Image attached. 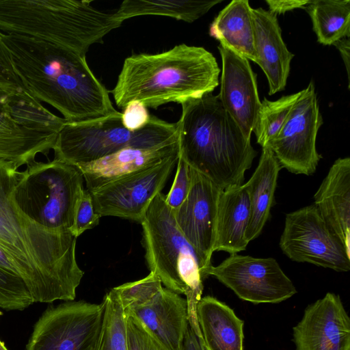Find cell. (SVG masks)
Listing matches in <instances>:
<instances>
[{
    "label": "cell",
    "instance_id": "25",
    "mask_svg": "<svg viewBox=\"0 0 350 350\" xmlns=\"http://www.w3.org/2000/svg\"><path fill=\"white\" fill-rule=\"evenodd\" d=\"M252 10L247 0L232 1L213 20L209 34L223 46L255 62Z\"/></svg>",
    "mask_w": 350,
    "mask_h": 350
},
{
    "label": "cell",
    "instance_id": "12",
    "mask_svg": "<svg viewBox=\"0 0 350 350\" xmlns=\"http://www.w3.org/2000/svg\"><path fill=\"white\" fill-rule=\"evenodd\" d=\"M208 275L253 304H277L293 297L297 290L275 259L230 254Z\"/></svg>",
    "mask_w": 350,
    "mask_h": 350
},
{
    "label": "cell",
    "instance_id": "18",
    "mask_svg": "<svg viewBox=\"0 0 350 350\" xmlns=\"http://www.w3.org/2000/svg\"><path fill=\"white\" fill-rule=\"evenodd\" d=\"M254 44L256 63L265 72L269 83V94L285 89L291 62L290 52L282 37L277 16L262 8L253 9Z\"/></svg>",
    "mask_w": 350,
    "mask_h": 350
},
{
    "label": "cell",
    "instance_id": "31",
    "mask_svg": "<svg viewBox=\"0 0 350 350\" xmlns=\"http://www.w3.org/2000/svg\"><path fill=\"white\" fill-rule=\"evenodd\" d=\"M33 303L21 278L0 268V308L7 310H23Z\"/></svg>",
    "mask_w": 350,
    "mask_h": 350
},
{
    "label": "cell",
    "instance_id": "9",
    "mask_svg": "<svg viewBox=\"0 0 350 350\" xmlns=\"http://www.w3.org/2000/svg\"><path fill=\"white\" fill-rule=\"evenodd\" d=\"M279 245L293 261L339 272L350 270V255L314 204L286 214Z\"/></svg>",
    "mask_w": 350,
    "mask_h": 350
},
{
    "label": "cell",
    "instance_id": "39",
    "mask_svg": "<svg viewBox=\"0 0 350 350\" xmlns=\"http://www.w3.org/2000/svg\"><path fill=\"white\" fill-rule=\"evenodd\" d=\"M339 51L347 73L349 87L350 40L349 38L340 39L333 44Z\"/></svg>",
    "mask_w": 350,
    "mask_h": 350
},
{
    "label": "cell",
    "instance_id": "27",
    "mask_svg": "<svg viewBox=\"0 0 350 350\" xmlns=\"http://www.w3.org/2000/svg\"><path fill=\"white\" fill-rule=\"evenodd\" d=\"M312 23L317 41L332 45L350 36L349 0H312L304 8Z\"/></svg>",
    "mask_w": 350,
    "mask_h": 350
},
{
    "label": "cell",
    "instance_id": "16",
    "mask_svg": "<svg viewBox=\"0 0 350 350\" xmlns=\"http://www.w3.org/2000/svg\"><path fill=\"white\" fill-rule=\"evenodd\" d=\"M221 63L220 92L217 95L225 110L249 140L261 106L256 75L249 60L219 44Z\"/></svg>",
    "mask_w": 350,
    "mask_h": 350
},
{
    "label": "cell",
    "instance_id": "15",
    "mask_svg": "<svg viewBox=\"0 0 350 350\" xmlns=\"http://www.w3.org/2000/svg\"><path fill=\"white\" fill-rule=\"evenodd\" d=\"M295 350H350V319L332 293L308 305L293 329Z\"/></svg>",
    "mask_w": 350,
    "mask_h": 350
},
{
    "label": "cell",
    "instance_id": "38",
    "mask_svg": "<svg viewBox=\"0 0 350 350\" xmlns=\"http://www.w3.org/2000/svg\"><path fill=\"white\" fill-rule=\"evenodd\" d=\"M180 350H206L202 338L195 333L189 323Z\"/></svg>",
    "mask_w": 350,
    "mask_h": 350
},
{
    "label": "cell",
    "instance_id": "34",
    "mask_svg": "<svg viewBox=\"0 0 350 350\" xmlns=\"http://www.w3.org/2000/svg\"><path fill=\"white\" fill-rule=\"evenodd\" d=\"M191 187V173L189 165L179 157L174 182L165 195V202L172 211H176L186 199Z\"/></svg>",
    "mask_w": 350,
    "mask_h": 350
},
{
    "label": "cell",
    "instance_id": "32",
    "mask_svg": "<svg viewBox=\"0 0 350 350\" xmlns=\"http://www.w3.org/2000/svg\"><path fill=\"white\" fill-rule=\"evenodd\" d=\"M125 318L127 350H167L135 316Z\"/></svg>",
    "mask_w": 350,
    "mask_h": 350
},
{
    "label": "cell",
    "instance_id": "17",
    "mask_svg": "<svg viewBox=\"0 0 350 350\" xmlns=\"http://www.w3.org/2000/svg\"><path fill=\"white\" fill-rule=\"evenodd\" d=\"M179 152L178 139L151 147H127L96 161L76 165L93 192L104 185L154 165Z\"/></svg>",
    "mask_w": 350,
    "mask_h": 350
},
{
    "label": "cell",
    "instance_id": "36",
    "mask_svg": "<svg viewBox=\"0 0 350 350\" xmlns=\"http://www.w3.org/2000/svg\"><path fill=\"white\" fill-rule=\"evenodd\" d=\"M151 116L147 107L139 100L129 102L122 113V123L131 131H136L145 127L150 122Z\"/></svg>",
    "mask_w": 350,
    "mask_h": 350
},
{
    "label": "cell",
    "instance_id": "14",
    "mask_svg": "<svg viewBox=\"0 0 350 350\" xmlns=\"http://www.w3.org/2000/svg\"><path fill=\"white\" fill-rule=\"evenodd\" d=\"M190 173L189 193L172 212L182 234L204 261L212 265L217 204L223 190L191 167Z\"/></svg>",
    "mask_w": 350,
    "mask_h": 350
},
{
    "label": "cell",
    "instance_id": "23",
    "mask_svg": "<svg viewBox=\"0 0 350 350\" xmlns=\"http://www.w3.org/2000/svg\"><path fill=\"white\" fill-rule=\"evenodd\" d=\"M66 122L30 93L11 90L0 84V129L29 128L59 133Z\"/></svg>",
    "mask_w": 350,
    "mask_h": 350
},
{
    "label": "cell",
    "instance_id": "33",
    "mask_svg": "<svg viewBox=\"0 0 350 350\" xmlns=\"http://www.w3.org/2000/svg\"><path fill=\"white\" fill-rule=\"evenodd\" d=\"M100 217L95 211L92 194L84 189L79 200L74 224L70 232L77 238L85 230L97 226Z\"/></svg>",
    "mask_w": 350,
    "mask_h": 350
},
{
    "label": "cell",
    "instance_id": "6",
    "mask_svg": "<svg viewBox=\"0 0 350 350\" xmlns=\"http://www.w3.org/2000/svg\"><path fill=\"white\" fill-rule=\"evenodd\" d=\"M140 224L148 269L165 288L185 295L189 323L201 337L196 307L202 298L203 282L213 265L204 261L182 234L163 193L151 202Z\"/></svg>",
    "mask_w": 350,
    "mask_h": 350
},
{
    "label": "cell",
    "instance_id": "30",
    "mask_svg": "<svg viewBox=\"0 0 350 350\" xmlns=\"http://www.w3.org/2000/svg\"><path fill=\"white\" fill-rule=\"evenodd\" d=\"M159 278L152 272L145 278L114 287L124 312L149 303L163 288Z\"/></svg>",
    "mask_w": 350,
    "mask_h": 350
},
{
    "label": "cell",
    "instance_id": "20",
    "mask_svg": "<svg viewBox=\"0 0 350 350\" xmlns=\"http://www.w3.org/2000/svg\"><path fill=\"white\" fill-rule=\"evenodd\" d=\"M314 204L350 255V159L335 161L314 196Z\"/></svg>",
    "mask_w": 350,
    "mask_h": 350
},
{
    "label": "cell",
    "instance_id": "2",
    "mask_svg": "<svg viewBox=\"0 0 350 350\" xmlns=\"http://www.w3.org/2000/svg\"><path fill=\"white\" fill-rule=\"evenodd\" d=\"M2 40L29 92L59 111L66 122L87 121L118 112L85 55L26 36L3 33Z\"/></svg>",
    "mask_w": 350,
    "mask_h": 350
},
{
    "label": "cell",
    "instance_id": "8",
    "mask_svg": "<svg viewBox=\"0 0 350 350\" xmlns=\"http://www.w3.org/2000/svg\"><path fill=\"white\" fill-rule=\"evenodd\" d=\"M122 113L87 121L66 122L53 150L55 158L76 165L87 163L127 147H151L178 139L177 125L154 116L143 129L131 131L122 123Z\"/></svg>",
    "mask_w": 350,
    "mask_h": 350
},
{
    "label": "cell",
    "instance_id": "37",
    "mask_svg": "<svg viewBox=\"0 0 350 350\" xmlns=\"http://www.w3.org/2000/svg\"><path fill=\"white\" fill-rule=\"evenodd\" d=\"M269 11L275 14H284L297 8H304L309 1L304 0H266Z\"/></svg>",
    "mask_w": 350,
    "mask_h": 350
},
{
    "label": "cell",
    "instance_id": "4",
    "mask_svg": "<svg viewBox=\"0 0 350 350\" xmlns=\"http://www.w3.org/2000/svg\"><path fill=\"white\" fill-rule=\"evenodd\" d=\"M219 73L211 53L180 44L163 53L126 58L112 94L119 107L139 100L146 107L157 109L212 92L219 85Z\"/></svg>",
    "mask_w": 350,
    "mask_h": 350
},
{
    "label": "cell",
    "instance_id": "11",
    "mask_svg": "<svg viewBox=\"0 0 350 350\" xmlns=\"http://www.w3.org/2000/svg\"><path fill=\"white\" fill-rule=\"evenodd\" d=\"M322 124L314 84L311 81L269 145L281 167L295 174L314 173L321 159L316 139Z\"/></svg>",
    "mask_w": 350,
    "mask_h": 350
},
{
    "label": "cell",
    "instance_id": "1",
    "mask_svg": "<svg viewBox=\"0 0 350 350\" xmlns=\"http://www.w3.org/2000/svg\"><path fill=\"white\" fill-rule=\"evenodd\" d=\"M18 168L0 159V247L18 269L33 303L73 301L84 275L76 258L77 238L40 225L17 206Z\"/></svg>",
    "mask_w": 350,
    "mask_h": 350
},
{
    "label": "cell",
    "instance_id": "7",
    "mask_svg": "<svg viewBox=\"0 0 350 350\" xmlns=\"http://www.w3.org/2000/svg\"><path fill=\"white\" fill-rule=\"evenodd\" d=\"M83 176L75 165L54 159L33 161L19 172L14 190L17 206L40 225L70 231L83 187Z\"/></svg>",
    "mask_w": 350,
    "mask_h": 350
},
{
    "label": "cell",
    "instance_id": "26",
    "mask_svg": "<svg viewBox=\"0 0 350 350\" xmlns=\"http://www.w3.org/2000/svg\"><path fill=\"white\" fill-rule=\"evenodd\" d=\"M221 0H125L114 15L117 21L142 15L169 16L187 23H192Z\"/></svg>",
    "mask_w": 350,
    "mask_h": 350
},
{
    "label": "cell",
    "instance_id": "24",
    "mask_svg": "<svg viewBox=\"0 0 350 350\" xmlns=\"http://www.w3.org/2000/svg\"><path fill=\"white\" fill-rule=\"evenodd\" d=\"M259 163L249 180L243 184L250 204V218L245 232L248 242L257 238L267 222L282 168L270 146L262 148Z\"/></svg>",
    "mask_w": 350,
    "mask_h": 350
},
{
    "label": "cell",
    "instance_id": "42",
    "mask_svg": "<svg viewBox=\"0 0 350 350\" xmlns=\"http://www.w3.org/2000/svg\"><path fill=\"white\" fill-rule=\"evenodd\" d=\"M1 314H2V313H1V311H0V316H1Z\"/></svg>",
    "mask_w": 350,
    "mask_h": 350
},
{
    "label": "cell",
    "instance_id": "5",
    "mask_svg": "<svg viewBox=\"0 0 350 350\" xmlns=\"http://www.w3.org/2000/svg\"><path fill=\"white\" fill-rule=\"evenodd\" d=\"M83 0H0V30L40 39L85 55L122 23Z\"/></svg>",
    "mask_w": 350,
    "mask_h": 350
},
{
    "label": "cell",
    "instance_id": "35",
    "mask_svg": "<svg viewBox=\"0 0 350 350\" xmlns=\"http://www.w3.org/2000/svg\"><path fill=\"white\" fill-rule=\"evenodd\" d=\"M2 35L0 31V84L11 90L29 92L14 69Z\"/></svg>",
    "mask_w": 350,
    "mask_h": 350
},
{
    "label": "cell",
    "instance_id": "10",
    "mask_svg": "<svg viewBox=\"0 0 350 350\" xmlns=\"http://www.w3.org/2000/svg\"><path fill=\"white\" fill-rule=\"evenodd\" d=\"M103 305L68 301L48 308L34 325L27 350H94Z\"/></svg>",
    "mask_w": 350,
    "mask_h": 350
},
{
    "label": "cell",
    "instance_id": "3",
    "mask_svg": "<svg viewBox=\"0 0 350 350\" xmlns=\"http://www.w3.org/2000/svg\"><path fill=\"white\" fill-rule=\"evenodd\" d=\"M180 105L179 157L223 191L242 185L257 152L218 96L208 92Z\"/></svg>",
    "mask_w": 350,
    "mask_h": 350
},
{
    "label": "cell",
    "instance_id": "19",
    "mask_svg": "<svg viewBox=\"0 0 350 350\" xmlns=\"http://www.w3.org/2000/svg\"><path fill=\"white\" fill-rule=\"evenodd\" d=\"M167 349L180 350L189 325L185 298L167 288L147 304L131 312Z\"/></svg>",
    "mask_w": 350,
    "mask_h": 350
},
{
    "label": "cell",
    "instance_id": "13",
    "mask_svg": "<svg viewBox=\"0 0 350 350\" xmlns=\"http://www.w3.org/2000/svg\"><path fill=\"white\" fill-rule=\"evenodd\" d=\"M179 152L160 163L113 180L91 192L95 211L141 223L176 165Z\"/></svg>",
    "mask_w": 350,
    "mask_h": 350
},
{
    "label": "cell",
    "instance_id": "41",
    "mask_svg": "<svg viewBox=\"0 0 350 350\" xmlns=\"http://www.w3.org/2000/svg\"><path fill=\"white\" fill-rule=\"evenodd\" d=\"M0 350H8L4 344L0 340Z\"/></svg>",
    "mask_w": 350,
    "mask_h": 350
},
{
    "label": "cell",
    "instance_id": "29",
    "mask_svg": "<svg viewBox=\"0 0 350 350\" xmlns=\"http://www.w3.org/2000/svg\"><path fill=\"white\" fill-rule=\"evenodd\" d=\"M301 94L302 90L283 96L274 101L265 98L261 102L253 132L255 133L257 143L262 148L269 146L281 130L292 107Z\"/></svg>",
    "mask_w": 350,
    "mask_h": 350
},
{
    "label": "cell",
    "instance_id": "21",
    "mask_svg": "<svg viewBox=\"0 0 350 350\" xmlns=\"http://www.w3.org/2000/svg\"><path fill=\"white\" fill-rule=\"evenodd\" d=\"M250 218V199L243 184L222 191L217 204L213 252L233 254L245 250Z\"/></svg>",
    "mask_w": 350,
    "mask_h": 350
},
{
    "label": "cell",
    "instance_id": "40",
    "mask_svg": "<svg viewBox=\"0 0 350 350\" xmlns=\"http://www.w3.org/2000/svg\"><path fill=\"white\" fill-rule=\"evenodd\" d=\"M0 268L19 277V271L14 262L0 247ZM20 278V277H19Z\"/></svg>",
    "mask_w": 350,
    "mask_h": 350
},
{
    "label": "cell",
    "instance_id": "22",
    "mask_svg": "<svg viewBox=\"0 0 350 350\" xmlns=\"http://www.w3.org/2000/svg\"><path fill=\"white\" fill-rule=\"evenodd\" d=\"M196 317L206 350H243L244 322L225 303L202 297Z\"/></svg>",
    "mask_w": 350,
    "mask_h": 350
},
{
    "label": "cell",
    "instance_id": "28",
    "mask_svg": "<svg viewBox=\"0 0 350 350\" xmlns=\"http://www.w3.org/2000/svg\"><path fill=\"white\" fill-rule=\"evenodd\" d=\"M102 304V325L94 350H127L125 313L113 288Z\"/></svg>",
    "mask_w": 350,
    "mask_h": 350
}]
</instances>
